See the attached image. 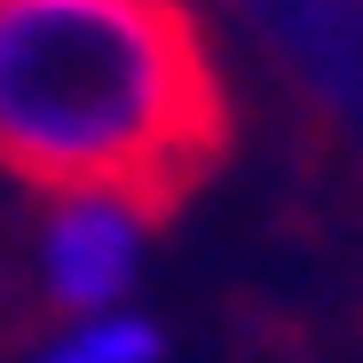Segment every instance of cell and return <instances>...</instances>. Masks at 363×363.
<instances>
[{"label":"cell","instance_id":"obj_2","mask_svg":"<svg viewBox=\"0 0 363 363\" xmlns=\"http://www.w3.org/2000/svg\"><path fill=\"white\" fill-rule=\"evenodd\" d=\"M143 261H150V206L143 198H127V190H64V198H48L32 269H40V292H48V308L64 324L127 308Z\"/></svg>","mask_w":363,"mask_h":363},{"label":"cell","instance_id":"obj_3","mask_svg":"<svg viewBox=\"0 0 363 363\" xmlns=\"http://www.w3.org/2000/svg\"><path fill=\"white\" fill-rule=\"evenodd\" d=\"M166 355V332L135 308H111V316H87V324H64L32 363H158Z\"/></svg>","mask_w":363,"mask_h":363},{"label":"cell","instance_id":"obj_1","mask_svg":"<svg viewBox=\"0 0 363 363\" xmlns=\"http://www.w3.org/2000/svg\"><path fill=\"white\" fill-rule=\"evenodd\" d=\"M221 150V79L182 0H0V166L150 213Z\"/></svg>","mask_w":363,"mask_h":363}]
</instances>
